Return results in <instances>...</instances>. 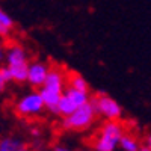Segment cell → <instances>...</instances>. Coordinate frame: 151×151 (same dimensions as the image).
I'll list each match as a JSON object with an SVG mask.
<instances>
[{
  "mask_svg": "<svg viewBox=\"0 0 151 151\" xmlns=\"http://www.w3.org/2000/svg\"><path fill=\"white\" fill-rule=\"evenodd\" d=\"M65 85H67L65 73L56 67V68H50L44 85L38 91L44 101V107L48 112H52L53 115H58L56 106H58L59 98L62 97V94L65 91Z\"/></svg>",
  "mask_w": 151,
  "mask_h": 151,
  "instance_id": "6da1fadb",
  "label": "cell"
},
{
  "mask_svg": "<svg viewBox=\"0 0 151 151\" xmlns=\"http://www.w3.org/2000/svg\"><path fill=\"white\" fill-rule=\"evenodd\" d=\"M5 62L6 67L11 71L12 82L23 83L27 79V67H29V58L27 53L21 45L12 44L5 52Z\"/></svg>",
  "mask_w": 151,
  "mask_h": 151,
  "instance_id": "7a4b0ae2",
  "label": "cell"
},
{
  "mask_svg": "<svg viewBox=\"0 0 151 151\" xmlns=\"http://www.w3.org/2000/svg\"><path fill=\"white\" fill-rule=\"evenodd\" d=\"M124 133V125L119 122V119L106 121L94 141V151H115Z\"/></svg>",
  "mask_w": 151,
  "mask_h": 151,
  "instance_id": "3957f363",
  "label": "cell"
},
{
  "mask_svg": "<svg viewBox=\"0 0 151 151\" xmlns=\"http://www.w3.org/2000/svg\"><path fill=\"white\" fill-rule=\"evenodd\" d=\"M97 113L91 104V100L86 104H82L71 112L68 116H64L62 121V127L65 130H73V132H83L86 129H89L95 121Z\"/></svg>",
  "mask_w": 151,
  "mask_h": 151,
  "instance_id": "277c9868",
  "label": "cell"
},
{
  "mask_svg": "<svg viewBox=\"0 0 151 151\" xmlns=\"http://www.w3.org/2000/svg\"><path fill=\"white\" fill-rule=\"evenodd\" d=\"M91 104L97 115H101L107 121H118L122 115V107L116 100L106 94H100L97 97H91Z\"/></svg>",
  "mask_w": 151,
  "mask_h": 151,
  "instance_id": "5b68a950",
  "label": "cell"
},
{
  "mask_svg": "<svg viewBox=\"0 0 151 151\" xmlns=\"http://www.w3.org/2000/svg\"><path fill=\"white\" fill-rule=\"evenodd\" d=\"M44 110H45L44 101H42V98H41L38 91H32V92L24 94L15 103V112H17L18 116L30 118V116L40 115Z\"/></svg>",
  "mask_w": 151,
  "mask_h": 151,
  "instance_id": "8992f818",
  "label": "cell"
},
{
  "mask_svg": "<svg viewBox=\"0 0 151 151\" xmlns=\"http://www.w3.org/2000/svg\"><path fill=\"white\" fill-rule=\"evenodd\" d=\"M48 71H50V65L45 64V62H41V60L29 62L26 82H29V85L33 88H41L47 79Z\"/></svg>",
  "mask_w": 151,
  "mask_h": 151,
  "instance_id": "52a82bcc",
  "label": "cell"
},
{
  "mask_svg": "<svg viewBox=\"0 0 151 151\" xmlns=\"http://www.w3.org/2000/svg\"><path fill=\"white\" fill-rule=\"evenodd\" d=\"M0 151H29L24 141L14 136H6L0 139Z\"/></svg>",
  "mask_w": 151,
  "mask_h": 151,
  "instance_id": "ba28073f",
  "label": "cell"
},
{
  "mask_svg": "<svg viewBox=\"0 0 151 151\" xmlns=\"http://www.w3.org/2000/svg\"><path fill=\"white\" fill-rule=\"evenodd\" d=\"M64 94L70 98V101L76 106V107H79L82 104H86L88 101L91 100V94L89 91H79V89H74V88H65V91Z\"/></svg>",
  "mask_w": 151,
  "mask_h": 151,
  "instance_id": "9c48e42d",
  "label": "cell"
},
{
  "mask_svg": "<svg viewBox=\"0 0 151 151\" xmlns=\"http://www.w3.org/2000/svg\"><path fill=\"white\" fill-rule=\"evenodd\" d=\"M118 145H119V148L122 151H137V150H139V147H141L139 141H137L136 137L133 134H130V133H124L121 136Z\"/></svg>",
  "mask_w": 151,
  "mask_h": 151,
  "instance_id": "30bf717a",
  "label": "cell"
},
{
  "mask_svg": "<svg viewBox=\"0 0 151 151\" xmlns=\"http://www.w3.org/2000/svg\"><path fill=\"white\" fill-rule=\"evenodd\" d=\"M68 86L74 88V89L79 91H89V86H88V82L83 76L77 74V73H71L68 77Z\"/></svg>",
  "mask_w": 151,
  "mask_h": 151,
  "instance_id": "8fae6325",
  "label": "cell"
},
{
  "mask_svg": "<svg viewBox=\"0 0 151 151\" xmlns=\"http://www.w3.org/2000/svg\"><path fill=\"white\" fill-rule=\"evenodd\" d=\"M0 24L5 26V27H8V29L14 27V20H12V17L8 14L5 9H2V8H0Z\"/></svg>",
  "mask_w": 151,
  "mask_h": 151,
  "instance_id": "7c38bea8",
  "label": "cell"
},
{
  "mask_svg": "<svg viewBox=\"0 0 151 151\" xmlns=\"http://www.w3.org/2000/svg\"><path fill=\"white\" fill-rule=\"evenodd\" d=\"M0 74H2V77L3 80L8 83V82H12V77H11V71L8 67H3V68H0Z\"/></svg>",
  "mask_w": 151,
  "mask_h": 151,
  "instance_id": "4fadbf2b",
  "label": "cell"
},
{
  "mask_svg": "<svg viewBox=\"0 0 151 151\" xmlns=\"http://www.w3.org/2000/svg\"><path fill=\"white\" fill-rule=\"evenodd\" d=\"M53 151H71V150L65 144H58V145L53 147Z\"/></svg>",
  "mask_w": 151,
  "mask_h": 151,
  "instance_id": "5bb4252c",
  "label": "cell"
},
{
  "mask_svg": "<svg viewBox=\"0 0 151 151\" xmlns=\"http://www.w3.org/2000/svg\"><path fill=\"white\" fill-rule=\"evenodd\" d=\"M9 32H11V29H8V27H5V26L0 24V36H8Z\"/></svg>",
  "mask_w": 151,
  "mask_h": 151,
  "instance_id": "9a60e30c",
  "label": "cell"
},
{
  "mask_svg": "<svg viewBox=\"0 0 151 151\" xmlns=\"http://www.w3.org/2000/svg\"><path fill=\"white\" fill-rule=\"evenodd\" d=\"M5 52H6V48L5 45L0 42V60H5Z\"/></svg>",
  "mask_w": 151,
  "mask_h": 151,
  "instance_id": "2e32d148",
  "label": "cell"
},
{
  "mask_svg": "<svg viewBox=\"0 0 151 151\" xmlns=\"http://www.w3.org/2000/svg\"><path fill=\"white\" fill-rule=\"evenodd\" d=\"M5 86H6V82L3 80V77H2V74H0V92H3V89H5Z\"/></svg>",
  "mask_w": 151,
  "mask_h": 151,
  "instance_id": "e0dca14e",
  "label": "cell"
},
{
  "mask_svg": "<svg viewBox=\"0 0 151 151\" xmlns=\"http://www.w3.org/2000/svg\"><path fill=\"white\" fill-rule=\"evenodd\" d=\"M137 151H151V145H147V144L145 145H141Z\"/></svg>",
  "mask_w": 151,
  "mask_h": 151,
  "instance_id": "ac0fdd59",
  "label": "cell"
},
{
  "mask_svg": "<svg viewBox=\"0 0 151 151\" xmlns=\"http://www.w3.org/2000/svg\"><path fill=\"white\" fill-rule=\"evenodd\" d=\"M76 151H92V150H89V148H79V150H76Z\"/></svg>",
  "mask_w": 151,
  "mask_h": 151,
  "instance_id": "d6986e66",
  "label": "cell"
}]
</instances>
